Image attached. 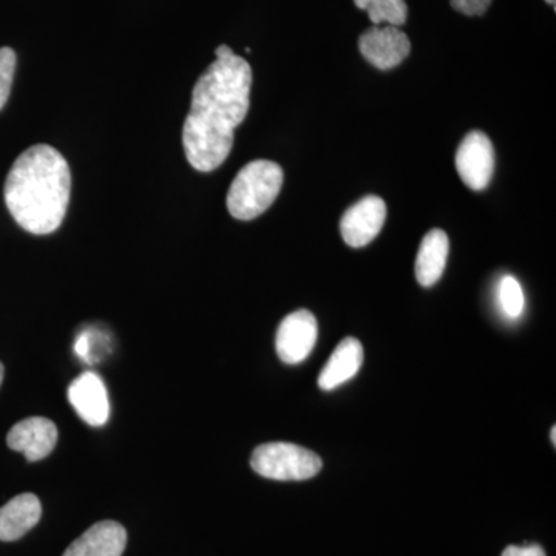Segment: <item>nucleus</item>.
<instances>
[{"label": "nucleus", "mask_w": 556, "mask_h": 556, "mask_svg": "<svg viewBox=\"0 0 556 556\" xmlns=\"http://www.w3.org/2000/svg\"><path fill=\"white\" fill-rule=\"evenodd\" d=\"M72 174L67 160L47 144L31 146L17 156L3 195L11 217L35 236H47L67 214Z\"/></svg>", "instance_id": "obj_2"}, {"label": "nucleus", "mask_w": 556, "mask_h": 556, "mask_svg": "<svg viewBox=\"0 0 556 556\" xmlns=\"http://www.w3.org/2000/svg\"><path fill=\"white\" fill-rule=\"evenodd\" d=\"M357 9L367 11L376 27L387 22L391 27H401L407 22L408 7L405 0H354Z\"/></svg>", "instance_id": "obj_15"}, {"label": "nucleus", "mask_w": 556, "mask_h": 556, "mask_svg": "<svg viewBox=\"0 0 556 556\" xmlns=\"http://www.w3.org/2000/svg\"><path fill=\"white\" fill-rule=\"evenodd\" d=\"M492 0H450V5L457 13L466 16H482L489 10Z\"/></svg>", "instance_id": "obj_18"}, {"label": "nucleus", "mask_w": 556, "mask_h": 556, "mask_svg": "<svg viewBox=\"0 0 556 556\" xmlns=\"http://www.w3.org/2000/svg\"><path fill=\"white\" fill-rule=\"evenodd\" d=\"M456 169L464 185L484 190L495 172V149L482 131L473 130L463 139L456 152Z\"/></svg>", "instance_id": "obj_5"}, {"label": "nucleus", "mask_w": 556, "mask_h": 556, "mask_svg": "<svg viewBox=\"0 0 556 556\" xmlns=\"http://www.w3.org/2000/svg\"><path fill=\"white\" fill-rule=\"evenodd\" d=\"M2 380H3V365L0 364V386H2Z\"/></svg>", "instance_id": "obj_21"}, {"label": "nucleus", "mask_w": 556, "mask_h": 556, "mask_svg": "<svg viewBox=\"0 0 556 556\" xmlns=\"http://www.w3.org/2000/svg\"><path fill=\"white\" fill-rule=\"evenodd\" d=\"M503 556H546V552L538 544H529V546H508L504 551Z\"/></svg>", "instance_id": "obj_19"}, {"label": "nucleus", "mask_w": 556, "mask_h": 556, "mask_svg": "<svg viewBox=\"0 0 556 556\" xmlns=\"http://www.w3.org/2000/svg\"><path fill=\"white\" fill-rule=\"evenodd\" d=\"M364 364V346L357 339L346 338L339 343L328 364L318 376V387L324 391L336 390L357 375Z\"/></svg>", "instance_id": "obj_12"}, {"label": "nucleus", "mask_w": 556, "mask_h": 556, "mask_svg": "<svg viewBox=\"0 0 556 556\" xmlns=\"http://www.w3.org/2000/svg\"><path fill=\"white\" fill-rule=\"evenodd\" d=\"M500 303L501 308L508 317L517 318L525 311L526 299L521 285L517 278L506 276L500 283Z\"/></svg>", "instance_id": "obj_16"}, {"label": "nucleus", "mask_w": 556, "mask_h": 556, "mask_svg": "<svg viewBox=\"0 0 556 556\" xmlns=\"http://www.w3.org/2000/svg\"><path fill=\"white\" fill-rule=\"evenodd\" d=\"M68 401L84 422L91 427L104 426L110 416L108 388L93 371L78 376L68 387Z\"/></svg>", "instance_id": "obj_9"}, {"label": "nucleus", "mask_w": 556, "mask_h": 556, "mask_svg": "<svg viewBox=\"0 0 556 556\" xmlns=\"http://www.w3.org/2000/svg\"><path fill=\"white\" fill-rule=\"evenodd\" d=\"M42 517L39 497L22 493L0 507V541H16L30 532Z\"/></svg>", "instance_id": "obj_13"}, {"label": "nucleus", "mask_w": 556, "mask_h": 556, "mask_svg": "<svg viewBox=\"0 0 556 556\" xmlns=\"http://www.w3.org/2000/svg\"><path fill=\"white\" fill-rule=\"evenodd\" d=\"M551 438H552V444H556V428L555 427H552V431H551Z\"/></svg>", "instance_id": "obj_20"}, {"label": "nucleus", "mask_w": 556, "mask_h": 556, "mask_svg": "<svg viewBox=\"0 0 556 556\" xmlns=\"http://www.w3.org/2000/svg\"><path fill=\"white\" fill-rule=\"evenodd\" d=\"M318 325L308 309H299L283 318L277 329L276 350L281 362L302 364L316 346Z\"/></svg>", "instance_id": "obj_6"}, {"label": "nucleus", "mask_w": 556, "mask_h": 556, "mask_svg": "<svg viewBox=\"0 0 556 556\" xmlns=\"http://www.w3.org/2000/svg\"><path fill=\"white\" fill-rule=\"evenodd\" d=\"M127 532L119 522L101 521L70 544L62 556H123Z\"/></svg>", "instance_id": "obj_11"}, {"label": "nucleus", "mask_w": 556, "mask_h": 556, "mask_svg": "<svg viewBox=\"0 0 556 556\" xmlns=\"http://www.w3.org/2000/svg\"><path fill=\"white\" fill-rule=\"evenodd\" d=\"M16 72V53L10 47L0 49V110L5 108Z\"/></svg>", "instance_id": "obj_17"}, {"label": "nucleus", "mask_w": 556, "mask_h": 556, "mask_svg": "<svg viewBox=\"0 0 556 556\" xmlns=\"http://www.w3.org/2000/svg\"><path fill=\"white\" fill-rule=\"evenodd\" d=\"M362 56L379 70H391L407 60L412 42L399 27H372L358 39Z\"/></svg>", "instance_id": "obj_8"}, {"label": "nucleus", "mask_w": 556, "mask_h": 556, "mask_svg": "<svg viewBox=\"0 0 556 556\" xmlns=\"http://www.w3.org/2000/svg\"><path fill=\"white\" fill-rule=\"evenodd\" d=\"M450 240L445 230L431 229L426 233L416 257V278L420 287L431 288L441 280L447 266Z\"/></svg>", "instance_id": "obj_14"}, {"label": "nucleus", "mask_w": 556, "mask_h": 556, "mask_svg": "<svg viewBox=\"0 0 556 556\" xmlns=\"http://www.w3.org/2000/svg\"><path fill=\"white\" fill-rule=\"evenodd\" d=\"M546 2L548 3V5H552V7L556 5V0H546Z\"/></svg>", "instance_id": "obj_22"}, {"label": "nucleus", "mask_w": 556, "mask_h": 556, "mask_svg": "<svg viewBox=\"0 0 556 556\" xmlns=\"http://www.w3.org/2000/svg\"><path fill=\"white\" fill-rule=\"evenodd\" d=\"M58 442V428L47 417H27L11 428L7 444L14 452L24 453L27 460L36 463L53 452Z\"/></svg>", "instance_id": "obj_10"}, {"label": "nucleus", "mask_w": 556, "mask_h": 556, "mask_svg": "<svg viewBox=\"0 0 556 556\" xmlns=\"http://www.w3.org/2000/svg\"><path fill=\"white\" fill-rule=\"evenodd\" d=\"M283 186V169L268 160L252 161L237 174L230 185L229 214L241 222H249L265 214L277 200Z\"/></svg>", "instance_id": "obj_3"}, {"label": "nucleus", "mask_w": 556, "mask_h": 556, "mask_svg": "<svg viewBox=\"0 0 556 556\" xmlns=\"http://www.w3.org/2000/svg\"><path fill=\"white\" fill-rule=\"evenodd\" d=\"M316 453L289 442L258 445L251 457V467L260 477L276 481H306L321 470Z\"/></svg>", "instance_id": "obj_4"}, {"label": "nucleus", "mask_w": 556, "mask_h": 556, "mask_svg": "<svg viewBox=\"0 0 556 556\" xmlns=\"http://www.w3.org/2000/svg\"><path fill=\"white\" fill-rule=\"evenodd\" d=\"M217 60L197 80L192 104L182 127V146L190 166L199 172L218 169L233 146V131L251 104L252 70L230 47L215 50Z\"/></svg>", "instance_id": "obj_1"}, {"label": "nucleus", "mask_w": 556, "mask_h": 556, "mask_svg": "<svg viewBox=\"0 0 556 556\" xmlns=\"http://www.w3.org/2000/svg\"><path fill=\"white\" fill-rule=\"evenodd\" d=\"M386 219V201L376 195L364 197L343 214L340 233L348 247L364 248L379 236Z\"/></svg>", "instance_id": "obj_7"}]
</instances>
